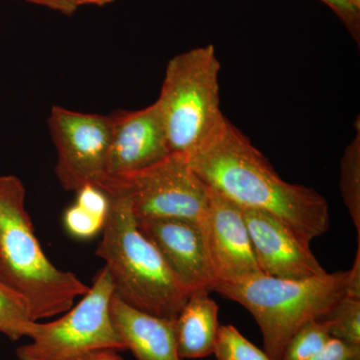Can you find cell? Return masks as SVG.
Masks as SVG:
<instances>
[{
  "mask_svg": "<svg viewBox=\"0 0 360 360\" xmlns=\"http://www.w3.org/2000/svg\"><path fill=\"white\" fill-rule=\"evenodd\" d=\"M186 160L206 186L243 210L267 213L303 245L310 246L328 231L326 198L309 187L284 181L229 120L219 136Z\"/></svg>",
  "mask_w": 360,
  "mask_h": 360,
  "instance_id": "cell-1",
  "label": "cell"
},
{
  "mask_svg": "<svg viewBox=\"0 0 360 360\" xmlns=\"http://www.w3.org/2000/svg\"><path fill=\"white\" fill-rule=\"evenodd\" d=\"M25 194L20 179L0 175V281L25 300L32 321H39L65 314L89 286L45 255Z\"/></svg>",
  "mask_w": 360,
  "mask_h": 360,
  "instance_id": "cell-2",
  "label": "cell"
},
{
  "mask_svg": "<svg viewBox=\"0 0 360 360\" xmlns=\"http://www.w3.org/2000/svg\"><path fill=\"white\" fill-rule=\"evenodd\" d=\"M108 196L110 212L96 255L105 262L115 295L141 311L176 319L191 293L139 229L129 200Z\"/></svg>",
  "mask_w": 360,
  "mask_h": 360,
  "instance_id": "cell-3",
  "label": "cell"
},
{
  "mask_svg": "<svg viewBox=\"0 0 360 360\" xmlns=\"http://www.w3.org/2000/svg\"><path fill=\"white\" fill-rule=\"evenodd\" d=\"M347 276L348 270L304 279L259 274L219 284L213 290L250 312L264 336L265 354L271 360H281L298 328L322 319L345 295Z\"/></svg>",
  "mask_w": 360,
  "mask_h": 360,
  "instance_id": "cell-4",
  "label": "cell"
},
{
  "mask_svg": "<svg viewBox=\"0 0 360 360\" xmlns=\"http://www.w3.org/2000/svg\"><path fill=\"white\" fill-rule=\"evenodd\" d=\"M219 71L213 45L191 49L168 63L155 103L170 155L189 158L224 131L229 120L220 108Z\"/></svg>",
  "mask_w": 360,
  "mask_h": 360,
  "instance_id": "cell-5",
  "label": "cell"
},
{
  "mask_svg": "<svg viewBox=\"0 0 360 360\" xmlns=\"http://www.w3.org/2000/svg\"><path fill=\"white\" fill-rule=\"evenodd\" d=\"M115 288L108 269L99 270L91 288L58 321L33 322L28 345L16 349L20 360H70L98 349H125L110 316Z\"/></svg>",
  "mask_w": 360,
  "mask_h": 360,
  "instance_id": "cell-6",
  "label": "cell"
},
{
  "mask_svg": "<svg viewBox=\"0 0 360 360\" xmlns=\"http://www.w3.org/2000/svg\"><path fill=\"white\" fill-rule=\"evenodd\" d=\"M108 195L129 200L137 219H179L201 224L207 210L210 189L186 158L170 155L141 172L110 180Z\"/></svg>",
  "mask_w": 360,
  "mask_h": 360,
  "instance_id": "cell-7",
  "label": "cell"
},
{
  "mask_svg": "<svg viewBox=\"0 0 360 360\" xmlns=\"http://www.w3.org/2000/svg\"><path fill=\"white\" fill-rule=\"evenodd\" d=\"M49 129L58 153L56 174L61 186L75 193L89 184L101 188L108 176L112 134L110 115L53 106Z\"/></svg>",
  "mask_w": 360,
  "mask_h": 360,
  "instance_id": "cell-8",
  "label": "cell"
},
{
  "mask_svg": "<svg viewBox=\"0 0 360 360\" xmlns=\"http://www.w3.org/2000/svg\"><path fill=\"white\" fill-rule=\"evenodd\" d=\"M208 189L207 210L200 225L214 288L264 274L253 252L243 208Z\"/></svg>",
  "mask_w": 360,
  "mask_h": 360,
  "instance_id": "cell-9",
  "label": "cell"
},
{
  "mask_svg": "<svg viewBox=\"0 0 360 360\" xmlns=\"http://www.w3.org/2000/svg\"><path fill=\"white\" fill-rule=\"evenodd\" d=\"M110 117L112 134L108 176L101 188L110 180L141 172L170 155L158 103L143 110L117 111Z\"/></svg>",
  "mask_w": 360,
  "mask_h": 360,
  "instance_id": "cell-10",
  "label": "cell"
},
{
  "mask_svg": "<svg viewBox=\"0 0 360 360\" xmlns=\"http://www.w3.org/2000/svg\"><path fill=\"white\" fill-rule=\"evenodd\" d=\"M137 224L189 293L213 290L214 281L200 224L179 219H137Z\"/></svg>",
  "mask_w": 360,
  "mask_h": 360,
  "instance_id": "cell-11",
  "label": "cell"
},
{
  "mask_svg": "<svg viewBox=\"0 0 360 360\" xmlns=\"http://www.w3.org/2000/svg\"><path fill=\"white\" fill-rule=\"evenodd\" d=\"M258 266L266 276L304 279L326 274L310 246L303 245L278 220L267 213L243 210Z\"/></svg>",
  "mask_w": 360,
  "mask_h": 360,
  "instance_id": "cell-12",
  "label": "cell"
},
{
  "mask_svg": "<svg viewBox=\"0 0 360 360\" xmlns=\"http://www.w3.org/2000/svg\"><path fill=\"white\" fill-rule=\"evenodd\" d=\"M110 316L123 347L137 360H181L175 319L134 309L115 295L111 298Z\"/></svg>",
  "mask_w": 360,
  "mask_h": 360,
  "instance_id": "cell-13",
  "label": "cell"
},
{
  "mask_svg": "<svg viewBox=\"0 0 360 360\" xmlns=\"http://www.w3.org/2000/svg\"><path fill=\"white\" fill-rule=\"evenodd\" d=\"M210 292L191 293L175 319L180 359H203L214 352L220 326L219 309Z\"/></svg>",
  "mask_w": 360,
  "mask_h": 360,
  "instance_id": "cell-14",
  "label": "cell"
},
{
  "mask_svg": "<svg viewBox=\"0 0 360 360\" xmlns=\"http://www.w3.org/2000/svg\"><path fill=\"white\" fill-rule=\"evenodd\" d=\"M340 191L360 243V136L349 144L340 165Z\"/></svg>",
  "mask_w": 360,
  "mask_h": 360,
  "instance_id": "cell-15",
  "label": "cell"
},
{
  "mask_svg": "<svg viewBox=\"0 0 360 360\" xmlns=\"http://www.w3.org/2000/svg\"><path fill=\"white\" fill-rule=\"evenodd\" d=\"M33 322L25 300L0 281V333L18 340L28 335Z\"/></svg>",
  "mask_w": 360,
  "mask_h": 360,
  "instance_id": "cell-16",
  "label": "cell"
},
{
  "mask_svg": "<svg viewBox=\"0 0 360 360\" xmlns=\"http://www.w3.org/2000/svg\"><path fill=\"white\" fill-rule=\"evenodd\" d=\"M321 319L331 338L360 345V298L343 296Z\"/></svg>",
  "mask_w": 360,
  "mask_h": 360,
  "instance_id": "cell-17",
  "label": "cell"
},
{
  "mask_svg": "<svg viewBox=\"0 0 360 360\" xmlns=\"http://www.w3.org/2000/svg\"><path fill=\"white\" fill-rule=\"evenodd\" d=\"M328 326L321 319L305 322L284 348L281 360H309L331 340Z\"/></svg>",
  "mask_w": 360,
  "mask_h": 360,
  "instance_id": "cell-18",
  "label": "cell"
},
{
  "mask_svg": "<svg viewBox=\"0 0 360 360\" xmlns=\"http://www.w3.org/2000/svg\"><path fill=\"white\" fill-rule=\"evenodd\" d=\"M219 360H271L232 326H220L214 352Z\"/></svg>",
  "mask_w": 360,
  "mask_h": 360,
  "instance_id": "cell-19",
  "label": "cell"
},
{
  "mask_svg": "<svg viewBox=\"0 0 360 360\" xmlns=\"http://www.w3.org/2000/svg\"><path fill=\"white\" fill-rule=\"evenodd\" d=\"M63 221L66 231L73 238L89 239L103 231L106 219L75 203L66 210Z\"/></svg>",
  "mask_w": 360,
  "mask_h": 360,
  "instance_id": "cell-20",
  "label": "cell"
},
{
  "mask_svg": "<svg viewBox=\"0 0 360 360\" xmlns=\"http://www.w3.org/2000/svg\"><path fill=\"white\" fill-rule=\"evenodd\" d=\"M309 360H360V345L331 338L328 345Z\"/></svg>",
  "mask_w": 360,
  "mask_h": 360,
  "instance_id": "cell-21",
  "label": "cell"
},
{
  "mask_svg": "<svg viewBox=\"0 0 360 360\" xmlns=\"http://www.w3.org/2000/svg\"><path fill=\"white\" fill-rule=\"evenodd\" d=\"M328 4L342 22L347 26L354 39H359V7L355 6L349 0H322Z\"/></svg>",
  "mask_w": 360,
  "mask_h": 360,
  "instance_id": "cell-22",
  "label": "cell"
},
{
  "mask_svg": "<svg viewBox=\"0 0 360 360\" xmlns=\"http://www.w3.org/2000/svg\"><path fill=\"white\" fill-rule=\"evenodd\" d=\"M350 297L360 298V243H357L354 265L348 270L347 292Z\"/></svg>",
  "mask_w": 360,
  "mask_h": 360,
  "instance_id": "cell-23",
  "label": "cell"
},
{
  "mask_svg": "<svg viewBox=\"0 0 360 360\" xmlns=\"http://www.w3.org/2000/svg\"><path fill=\"white\" fill-rule=\"evenodd\" d=\"M26 1L32 2L37 6L49 7V8L59 11L66 15L75 13L80 6L78 0H26Z\"/></svg>",
  "mask_w": 360,
  "mask_h": 360,
  "instance_id": "cell-24",
  "label": "cell"
},
{
  "mask_svg": "<svg viewBox=\"0 0 360 360\" xmlns=\"http://www.w3.org/2000/svg\"><path fill=\"white\" fill-rule=\"evenodd\" d=\"M70 360H123L113 349L92 350Z\"/></svg>",
  "mask_w": 360,
  "mask_h": 360,
  "instance_id": "cell-25",
  "label": "cell"
},
{
  "mask_svg": "<svg viewBox=\"0 0 360 360\" xmlns=\"http://www.w3.org/2000/svg\"><path fill=\"white\" fill-rule=\"evenodd\" d=\"M115 1V0H78L79 2V6H106V4H111V2Z\"/></svg>",
  "mask_w": 360,
  "mask_h": 360,
  "instance_id": "cell-26",
  "label": "cell"
},
{
  "mask_svg": "<svg viewBox=\"0 0 360 360\" xmlns=\"http://www.w3.org/2000/svg\"><path fill=\"white\" fill-rule=\"evenodd\" d=\"M349 1H352L355 6L359 7L360 8V0H349Z\"/></svg>",
  "mask_w": 360,
  "mask_h": 360,
  "instance_id": "cell-27",
  "label": "cell"
}]
</instances>
